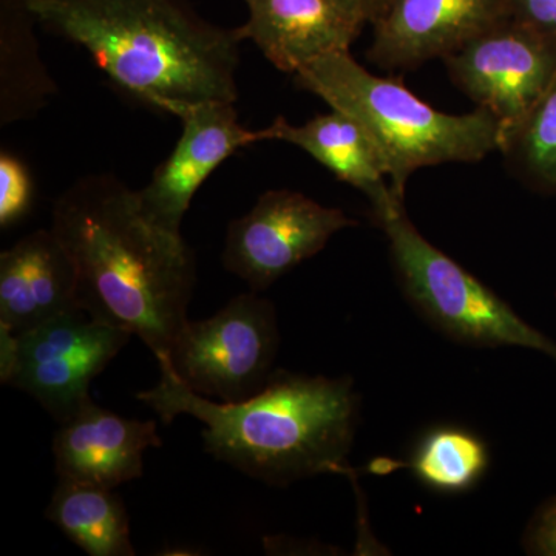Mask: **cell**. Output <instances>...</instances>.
<instances>
[{"mask_svg": "<svg viewBox=\"0 0 556 556\" xmlns=\"http://www.w3.org/2000/svg\"><path fill=\"white\" fill-rule=\"evenodd\" d=\"M527 188L556 195V75L532 112L500 146Z\"/></svg>", "mask_w": 556, "mask_h": 556, "instance_id": "obj_19", "label": "cell"}, {"mask_svg": "<svg viewBox=\"0 0 556 556\" xmlns=\"http://www.w3.org/2000/svg\"><path fill=\"white\" fill-rule=\"evenodd\" d=\"M78 308L75 263L53 229L35 230L0 254V327L22 334Z\"/></svg>", "mask_w": 556, "mask_h": 556, "instance_id": "obj_14", "label": "cell"}, {"mask_svg": "<svg viewBox=\"0 0 556 556\" xmlns=\"http://www.w3.org/2000/svg\"><path fill=\"white\" fill-rule=\"evenodd\" d=\"M527 554L556 556V496L540 508L525 535Z\"/></svg>", "mask_w": 556, "mask_h": 556, "instance_id": "obj_22", "label": "cell"}, {"mask_svg": "<svg viewBox=\"0 0 556 556\" xmlns=\"http://www.w3.org/2000/svg\"><path fill=\"white\" fill-rule=\"evenodd\" d=\"M40 27L83 47L142 104L178 116L239 100V28L201 17L186 0H30Z\"/></svg>", "mask_w": 556, "mask_h": 556, "instance_id": "obj_3", "label": "cell"}, {"mask_svg": "<svg viewBox=\"0 0 556 556\" xmlns=\"http://www.w3.org/2000/svg\"><path fill=\"white\" fill-rule=\"evenodd\" d=\"M278 343L276 308L251 291L212 317L186 321L166 357L190 390L233 404L266 386L276 371Z\"/></svg>", "mask_w": 556, "mask_h": 556, "instance_id": "obj_7", "label": "cell"}, {"mask_svg": "<svg viewBox=\"0 0 556 556\" xmlns=\"http://www.w3.org/2000/svg\"><path fill=\"white\" fill-rule=\"evenodd\" d=\"M428 489L463 493L478 484L489 467V450L478 437L457 427L431 430L407 464Z\"/></svg>", "mask_w": 556, "mask_h": 556, "instance_id": "obj_18", "label": "cell"}, {"mask_svg": "<svg viewBox=\"0 0 556 556\" xmlns=\"http://www.w3.org/2000/svg\"><path fill=\"white\" fill-rule=\"evenodd\" d=\"M130 338L80 308L22 334L0 327V379L38 401L61 424L91 401V382Z\"/></svg>", "mask_w": 556, "mask_h": 556, "instance_id": "obj_6", "label": "cell"}, {"mask_svg": "<svg viewBox=\"0 0 556 556\" xmlns=\"http://www.w3.org/2000/svg\"><path fill=\"white\" fill-rule=\"evenodd\" d=\"M161 445L155 420L126 419L91 399L60 424L54 468L58 478L115 490L141 478L144 453Z\"/></svg>", "mask_w": 556, "mask_h": 556, "instance_id": "obj_13", "label": "cell"}, {"mask_svg": "<svg viewBox=\"0 0 556 556\" xmlns=\"http://www.w3.org/2000/svg\"><path fill=\"white\" fill-rule=\"evenodd\" d=\"M251 40L274 67L299 73L327 54L350 51L369 22L364 0H244Z\"/></svg>", "mask_w": 556, "mask_h": 556, "instance_id": "obj_12", "label": "cell"}, {"mask_svg": "<svg viewBox=\"0 0 556 556\" xmlns=\"http://www.w3.org/2000/svg\"><path fill=\"white\" fill-rule=\"evenodd\" d=\"M182 131L177 146L137 190L142 214L156 228L181 236L182 219L193 197L214 170L240 149L265 141L262 130H248L230 102H201L178 113Z\"/></svg>", "mask_w": 556, "mask_h": 556, "instance_id": "obj_10", "label": "cell"}, {"mask_svg": "<svg viewBox=\"0 0 556 556\" xmlns=\"http://www.w3.org/2000/svg\"><path fill=\"white\" fill-rule=\"evenodd\" d=\"M30 0H0V126L30 119L58 93L40 58Z\"/></svg>", "mask_w": 556, "mask_h": 556, "instance_id": "obj_16", "label": "cell"}, {"mask_svg": "<svg viewBox=\"0 0 556 556\" xmlns=\"http://www.w3.org/2000/svg\"><path fill=\"white\" fill-rule=\"evenodd\" d=\"M508 20L556 39V0H507Z\"/></svg>", "mask_w": 556, "mask_h": 556, "instance_id": "obj_21", "label": "cell"}, {"mask_svg": "<svg viewBox=\"0 0 556 556\" xmlns=\"http://www.w3.org/2000/svg\"><path fill=\"white\" fill-rule=\"evenodd\" d=\"M35 182L27 166L13 153H0V226L10 228L30 212Z\"/></svg>", "mask_w": 556, "mask_h": 556, "instance_id": "obj_20", "label": "cell"}, {"mask_svg": "<svg viewBox=\"0 0 556 556\" xmlns=\"http://www.w3.org/2000/svg\"><path fill=\"white\" fill-rule=\"evenodd\" d=\"M390 3L391 0H369V24L378 21L386 13Z\"/></svg>", "mask_w": 556, "mask_h": 556, "instance_id": "obj_23", "label": "cell"}, {"mask_svg": "<svg viewBox=\"0 0 556 556\" xmlns=\"http://www.w3.org/2000/svg\"><path fill=\"white\" fill-rule=\"evenodd\" d=\"M294 78L300 89L361 124L399 199L405 200L409 177L422 167L477 163L500 150L501 124L492 113L439 112L399 80L369 73L350 51L327 54Z\"/></svg>", "mask_w": 556, "mask_h": 556, "instance_id": "obj_4", "label": "cell"}, {"mask_svg": "<svg viewBox=\"0 0 556 556\" xmlns=\"http://www.w3.org/2000/svg\"><path fill=\"white\" fill-rule=\"evenodd\" d=\"M263 135L265 141H285L302 149L340 181L361 190L371 204L376 223L405 208L404 200L391 188L367 131L345 113L331 109V113L316 116L302 126H292L283 116H277L263 129Z\"/></svg>", "mask_w": 556, "mask_h": 556, "instance_id": "obj_15", "label": "cell"}, {"mask_svg": "<svg viewBox=\"0 0 556 556\" xmlns=\"http://www.w3.org/2000/svg\"><path fill=\"white\" fill-rule=\"evenodd\" d=\"M508 20L507 0H391L372 22L369 60L386 70L445 60Z\"/></svg>", "mask_w": 556, "mask_h": 556, "instance_id": "obj_11", "label": "cell"}, {"mask_svg": "<svg viewBox=\"0 0 556 556\" xmlns=\"http://www.w3.org/2000/svg\"><path fill=\"white\" fill-rule=\"evenodd\" d=\"M51 229L75 263L79 308L166 356L189 320L197 281L195 255L182 236L152 225L137 190L110 174L87 175L64 190Z\"/></svg>", "mask_w": 556, "mask_h": 556, "instance_id": "obj_1", "label": "cell"}, {"mask_svg": "<svg viewBox=\"0 0 556 556\" xmlns=\"http://www.w3.org/2000/svg\"><path fill=\"white\" fill-rule=\"evenodd\" d=\"M354 226L356 219L340 208L292 190H268L247 215L230 223L223 265L260 292L317 255L334 233Z\"/></svg>", "mask_w": 556, "mask_h": 556, "instance_id": "obj_9", "label": "cell"}, {"mask_svg": "<svg viewBox=\"0 0 556 556\" xmlns=\"http://www.w3.org/2000/svg\"><path fill=\"white\" fill-rule=\"evenodd\" d=\"M365 3H367V9H368V13H369V0H364Z\"/></svg>", "mask_w": 556, "mask_h": 556, "instance_id": "obj_24", "label": "cell"}, {"mask_svg": "<svg viewBox=\"0 0 556 556\" xmlns=\"http://www.w3.org/2000/svg\"><path fill=\"white\" fill-rule=\"evenodd\" d=\"M405 298L442 334L475 348L517 346L556 361V343L415 228L405 208L378 223Z\"/></svg>", "mask_w": 556, "mask_h": 556, "instance_id": "obj_5", "label": "cell"}, {"mask_svg": "<svg viewBox=\"0 0 556 556\" xmlns=\"http://www.w3.org/2000/svg\"><path fill=\"white\" fill-rule=\"evenodd\" d=\"M155 358L160 382L137 397L164 424L179 415L200 420L204 450L219 463L273 486L321 473L353 477L346 457L361 405L353 379L276 369L254 396L229 404L200 396L178 379L166 356Z\"/></svg>", "mask_w": 556, "mask_h": 556, "instance_id": "obj_2", "label": "cell"}, {"mask_svg": "<svg viewBox=\"0 0 556 556\" xmlns=\"http://www.w3.org/2000/svg\"><path fill=\"white\" fill-rule=\"evenodd\" d=\"M46 517L86 554H137L131 544L129 515L115 490L60 478Z\"/></svg>", "mask_w": 556, "mask_h": 556, "instance_id": "obj_17", "label": "cell"}, {"mask_svg": "<svg viewBox=\"0 0 556 556\" xmlns=\"http://www.w3.org/2000/svg\"><path fill=\"white\" fill-rule=\"evenodd\" d=\"M444 62L457 89L500 121L503 142L554 80L556 39L506 20Z\"/></svg>", "mask_w": 556, "mask_h": 556, "instance_id": "obj_8", "label": "cell"}]
</instances>
